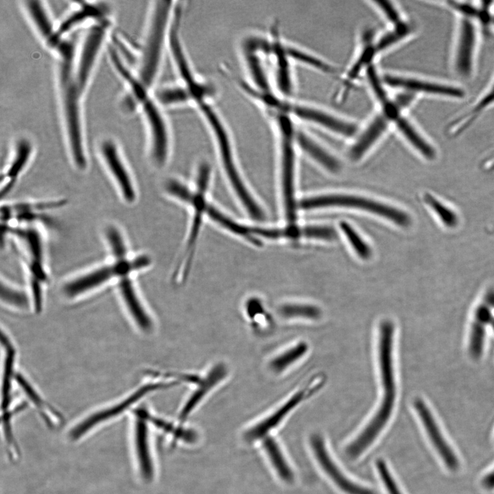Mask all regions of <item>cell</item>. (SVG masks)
Masks as SVG:
<instances>
[{
	"instance_id": "1",
	"label": "cell",
	"mask_w": 494,
	"mask_h": 494,
	"mask_svg": "<svg viewBox=\"0 0 494 494\" xmlns=\"http://www.w3.org/2000/svg\"><path fill=\"white\" fill-rule=\"evenodd\" d=\"M184 8L179 1L153 0L149 3L135 71L139 82L151 91L158 85L172 32Z\"/></svg>"
},
{
	"instance_id": "2",
	"label": "cell",
	"mask_w": 494,
	"mask_h": 494,
	"mask_svg": "<svg viewBox=\"0 0 494 494\" xmlns=\"http://www.w3.org/2000/svg\"><path fill=\"white\" fill-rule=\"evenodd\" d=\"M56 84L62 128L68 148L79 151L85 146L82 102L85 93L76 79L75 66H56Z\"/></svg>"
},
{
	"instance_id": "3",
	"label": "cell",
	"mask_w": 494,
	"mask_h": 494,
	"mask_svg": "<svg viewBox=\"0 0 494 494\" xmlns=\"http://www.w3.org/2000/svg\"><path fill=\"white\" fill-rule=\"evenodd\" d=\"M146 131L152 161L158 166L167 161L172 147V128L167 115L154 97L153 92L143 95L137 102Z\"/></svg>"
},
{
	"instance_id": "4",
	"label": "cell",
	"mask_w": 494,
	"mask_h": 494,
	"mask_svg": "<svg viewBox=\"0 0 494 494\" xmlns=\"http://www.w3.org/2000/svg\"><path fill=\"white\" fill-rule=\"evenodd\" d=\"M278 138L281 159L282 190L285 215L290 223L296 220L294 199V161L296 128L294 120L287 116L277 117L271 124Z\"/></svg>"
},
{
	"instance_id": "5",
	"label": "cell",
	"mask_w": 494,
	"mask_h": 494,
	"mask_svg": "<svg viewBox=\"0 0 494 494\" xmlns=\"http://www.w3.org/2000/svg\"><path fill=\"white\" fill-rule=\"evenodd\" d=\"M303 209L326 207H346L357 208L385 217L397 225L407 227L411 223L409 215L402 210L363 197L331 194L302 200L299 203Z\"/></svg>"
},
{
	"instance_id": "6",
	"label": "cell",
	"mask_w": 494,
	"mask_h": 494,
	"mask_svg": "<svg viewBox=\"0 0 494 494\" xmlns=\"http://www.w3.org/2000/svg\"><path fill=\"white\" fill-rule=\"evenodd\" d=\"M283 110L294 119L342 137H353L360 129L358 124L351 119L313 104L294 103L286 99Z\"/></svg>"
},
{
	"instance_id": "7",
	"label": "cell",
	"mask_w": 494,
	"mask_h": 494,
	"mask_svg": "<svg viewBox=\"0 0 494 494\" xmlns=\"http://www.w3.org/2000/svg\"><path fill=\"white\" fill-rule=\"evenodd\" d=\"M110 21L91 24L81 43L78 45L75 76L86 93L104 45Z\"/></svg>"
},
{
	"instance_id": "8",
	"label": "cell",
	"mask_w": 494,
	"mask_h": 494,
	"mask_svg": "<svg viewBox=\"0 0 494 494\" xmlns=\"http://www.w3.org/2000/svg\"><path fill=\"white\" fill-rule=\"evenodd\" d=\"M176 384H178L176 381H169L150 382L142 385L121 401L93 413L82 420L71 430L70 438L78 440L97 425L121 414L146 395L159 389L171 387Z\"/></svg>"
},
{
	"instance_id": "9",
	"label": "cell",
	"mask_w": 494,
	"mask_h": 494,
	"mask_svg": "<svg viewBox=\"0 0 494 494\" xmlns=\"http://www.w3.org/2000/svg\"><path fill=\"white\" fill-rule=\"evenodd\" d=\"M414 408L434 450L445 467L452 472L460 467V459L445 434L434 414L421 398L414 401Z\"/></svg>"
},
{
	"instance_id": "10",
	"label": "cell",
	"mask_w": 494,
	"mask_h": 494,
	"mask_svg": "<svg viewBox=\"0 0 494 494\" xmlns=\"http://www.w3.org/2000/svg\"><path fill=\"white\" fill-rule=\"evenodd\" d=\"M99 152L123 198L133 202L136 198L134 186L117 143L110 138L103 139Z\"/></svg>"
},
{
	"instance_id": "11",
	"label": "cell",
	"mask_w": 494,
	"mask_h": 494,
	"mask_svg": "<svg viewBox=\"0 0 494 494\" xmlns=\"http://www.w3.org/2000/svg\"><path fill=\"white\" fill-rule=\"evenodd\" d=\"M383 77L388 87L416 95L425 93L453 98H460L464 95V91L459 87L417 77L390 73L384 74Z\"/></svg>"
},
{
	"instance_id": "12",
	"label": "cell",
	"mask_w": 494,
	"mask_h": 494,
	"mask_svg": "<svg viewBox=\"0 0 494 494\" xmlns=\"http://www.w3.org/2000/svg\"><path fill=\"white\" fill-rule=\"evenodd\" d=\"M73 8L56 25L58 32L68 36L69 34L82 25L91 22L110 21L109 7L102 2L76 1Z\"/></svg>"
},
{
	"instance_id": "13",
	"label": "cell",
	"mask_w": 494,
	"mask_h": 494,
	"mask_svg": "<svg viewBox=\"0 0 494 494\" xmlns=\"http://www.w3.org/2000/svg\"><path fill=\"white\" fill-rule=\"evenodd\" d=\"M118 276L117 267L113 262L66 282L62 288V294L67 298H76L100 287L114 278L117 279Z\"/></svg>"
},
{
	"instance_id": "14",
	"label": "cell",
	"mask_w": 494,
	"mask_h": 494,
	"mask_svg": "<svg viewBox=\"0 0 494 494\" xmlns=\"http://www.w3.org/2000/svg\"><path fill=\"white\" fill-rule=\"evenodd\" d=\"M10 231L22 240L27 252L29 280L45 284L48 281L44 263L42 238L32 228H14Z\"/></svg>"
},
{
	"instance_id": "15",
	"label": "cell",
	"mask_w": 494,
	"mask_h": 494,
	"mask_svg": "<svg viewBox=\"0 0 494 494\" xmlns=\"http://www.w3.org/2000/svg\"><path fill=\"white\" fill-rule=\"evenodd\" d=\"M476 45V30L471 19L464 17L458 25L454 55L456 71L462 77L471 75Z\"/></svg>"
},
{
	"instance_id": "16",
	"label": "cell",
	"mask_w": 494,
	"mask_h": 494,
	"mask_svg": "<svg viewBox=\"0 0 494 494\" xmlns=\"http://www.w3.org/2000/svg\"><path fill=\"white\" fill-rule=\"evenodd\" d=\"M310 444L321 468L342 491L347 494H375L371 490L355 484L342 473L329 454L320 435H312Z\"/></svg>"
},
{
	"instance_id": "17",
	"label": "cell",
	"mask_w": 494,
	"mask_h": 494,
	"mask_svg": "<svg viewBox=\"0 0 494 494\" xmlns=\"http://www.w3.org/2000/svg\"><path fill=\"white\" fill-rule=\"evenodd\" d=\"M117 288L124 307L135 325L142 331L152 329L153 322L140 298L130 275L117 279Z\"/></svg>"
},
{
	"instance_id": "18",
	"label": "cell",
	"mask_w": 494,
	"mask_h": 494,
	"mask_svg": "<svg viewBox=\"0 0 494 494\" xmlns=\"http://www.w3.org/2000/svg\"><path fill=\"white\" fill-rule=\"evenodd\" d=\"M391 121L382 113L379 112L364 126L362 130L359 129L354 143L349 151L351 160L357 161L386 133Z\"/></svg>"
},
{
	"instance_id": "19",
	"label": "cell",
	"mask_w": 494,
	"mask_h": 494,
	"mask_svg": "<svg viewBox=\"0 0 494 494\" xmlns=\"http://www.w3.org/2000/svg\"><path fill=\"white\" fill-rule=\"evenodd\" d=\"M318 386L319 384L313 382L311 386L308 385L296 392L270 416L246 431L244 434L245 440L252 441L264 436L269 431L276 427L301 401L314 393Z\"/></svg>"
},
{
	"instance_id": "20",
	"label": "cell",
	"mask_w": 494,
	"mask_h": 494,
	"mask_svg": "<svg viewBox=\"0 0 494 494\" xmlns=\"http://www.w3.org/2000/svg\"><path fill=\"white\" fill-rule=\"evenodd\" d=\"M492 308L486 303L479 305L475 309L473 321L469 327L467 349L471 359H481L485 347L486 329L493 317Z\"/></svg>"
},
{
	"instance_id": "21",
	"label": "cell",
	"mask_w": 494,
	"mask_h": 494,
	"mask_svg": "<svg viewBox=\"0 0 494 494\" xmlns=\"http://www.w3.org/2000/svg\"><path fill=\"white\" fill-rule=\"evenodd\" d=\"M153 95L157 102L165 110L169 109L192 107L191 93L186 85L176 79L153 90Z\"/></svg>"
},
{
	"instance_id": "22",
	"label": "cell",
	"mask_w": 494,
	"mask_h": 494,
	"mask_svg": "<svg viewBox=\"0 0 494 494\" xmlns=\"http://www.w3.org/2000/svg\"><path fill=\"white\" fill-rule=\"evenodd\" d=\"M135 444L140 471L143 478L150 480L153 477V466L149 450L147 428V410L139 408L134 411Z\"/></svg>"
},
{
	"instance_id": "23",
	"label": "cell",
	"mask_w": 494,
	"mask_h": 494,
	"mask_svg": "<svg viewBox=\"0 0 494 494\" xmlns=\"http://www.w3.org/2000/svg\"><path fill=\"white\" fill-rule=\"evenodd\" d=\"M408 143L420 155L428 161L436 158L437 152L433 145L424 137L411 120L401 115L392 124Z\"/></svg>"
},
{
	"instance_id": "24",
	"label": "cell",
	"mask_w": 494,
	"mask_h": 494,
	"mask_svg": "<svg viewBox=\"0 0 494 494\" xmlns=\"http://www.w3.org/2000/svg\"><path fill=\"white\" fill-rule=\"evenodd\" d=\"M32 152V144L29 139L21 138L17 140L14 145V154L4 175L5 183L2 187V194H7L11 189L17 177L28 163Z\"/></svg>"
},
{
	"instance_id": "25",
	"label": "cell",
	"mask_w": 494,
	"mask_h": 494,
	"mask_svg": "<svg viewBox=\"0 0 494 494\" xmlns=\"http://www.w3.org/2000/svg\"><path fill=\"white\" fill-rule=\"evenodd\" d=\"M226 374V368L222 364L213 367L208 374L200 381L196 390L184 405L180 419L185 420L205 395L220 382Z\"/></svg>"
},
{
	"instance_id": "26",
	"label": "cell",
	"mask_w": 494,
	"mask_h": 494,
	"mask_svg": "<svg viewBox=\"0 0 494 494\" xmlns=\"http://www.w3.org/2000/svg\"><path fill=\"white\" fill-rule=\"evenodd\" d=\"M423 200L434 217L443 228L454 230L460 225V216L449 203L429 192L424 194Z\"/></svg>"
},
{
	"instance_id": "27",
	"label": "cell",
	"mask_w": 494,
	"mask_h": 494,
	"mask_svg": "<svg viewBox=\"0 0 494 494\" xmlns=\"http://www.w3.org/2000/svg\"><path fill=\"white\" fill-rule=\"evenodd\" d=\"M297 145L308 155L329 171L335 172L340 168L338 161L307 132L297 130Z\"/></svg>"
},
{
	"instance_id": "28",
	"label": "cell",
	"mask_w": 494,
	"mask_h": 494,
	"mask_svg": "<svg viewBox=\"0 0 494 494\" xmlns=\"http://www.w3.org/2000/svg\"><path fill=\"white\" fill-rule=\"evenodd\" d=\"M494 104V82L469 110L451 124L452 133L459 134L474 121L483 111Z\"/></svg>"
},
{
	"instance_id": "29",
	"label": "cell",
	"mask_w": 494,
	"mask_h": 494,
	"mask_svg": "<svg viewBox=\"0 0 494 494\" xmlns=\"http://www.w3.org/2000/svg\"><path fill=\"white\" fill-rule=\"evenodd\" d=\"M286 49L292 62L305 65L327 75H334L337 73V69L333 64L307 50L287 43H286Z\"/></svg>"
},
{
	"instance_id": "30",
	"label": "cell",
	"mask_w": 494,
	"mask_h": 494,
	"mask_svg": "<svg viewBox=\"0 0 494 494\" xmlns=\"http://www.w3.org/2000/svg\"><path fill=\"white\" fill-rule=\"evenodd\" d=\"M16 382L35 405L47 424L49 426H54L59 423L60 421V415L51 407H49L50 405L41 398L36 389L22 375L16 373Z\"/></svg>"
},
{
	"instance_id": "31",
	"label": "cell",
	"mask_w": 494,
	"mask_h": 494,
	"mask_svg": "<svg viewBox=\"0 0 494 494\" xmlns=\"http://www.w3.org/2000/svg\"><path fill=\"white\" fill-rule=\"evenodd\" d=\"M412 32V27L407 21L397 25L390 26L388 30L377 36L375 38V47L377 55L390 50V49L404 40L410 35Z\"/></svg>"
},
{
	"instance_id": "32",
	"label": "cell",
	"mask_w": 494,
	"mask_h": 494,
	"mask_svg": "<svg viewBox=\"0 0 494 494\" xmlns=\"http://www.w3.org/2000/svg\"><path fill=\"white\" fill-rule=\"evenodd\" d=\"M368 86L375 99L379 105L380 109L386 107L391 102V97L388 93V86L384 82L375 63L368 67L365 72Z\"/></svg>"
},
{
	"instance_id": "33",
	"label": "cell",
	"mask_w": 494,
	"mask_h": 494,
	"mask_svg": "<svg viewBox=\"0 0 494 494\" xmlns=\"http://www.w3.org/2000/svg\"><path fill=\"white\" fill-rule=\"evenodd\" d=\"M263 444L278 475L283 480L291 482L294 479L293 473L275 440L271 437H266Z\"/></svg>"
},
{
	"instance_id": "34",
	"label": "cell",
	"mask_w": 494,
	"mask_h": 494,
	"mask_svg": "<svg viewBox=\"0 0 494 494\" xmlns=\"http://www.w3.org/2000/svg\"><path fill=\"white\" fill-rule=\"evenodd\" d=\"M307 350V343L300 342L274 357L270 362V368L273 372H282L305 355Z\"/></svg>"
},
{
	"instance_id": "35",
	"label": "cell",
	"mask_w": 494,
	"mask_h": 494,
	"mask_svg": "<svg viewBox=\"0 0 494 494\" xmlns=\"http://www.w3.org/2000/svg\"><path fill=\"white\" fill-rule=\"evenodd\" d=\"M279 313L285 318H305L318 319L321 310L317 306L305 303H287L281 306Z\"/></svg>"
},
{
	"instance_id": "36",
	"label": "cell",
	"mask_w": 494,
	"mask_h": 494,
	"mask_svg": "<svg viewBox=\"0 0 494 494\" xmlns=\"http://www.w3.org/2000/svg\"><path fill=\"white\" fill-rule=\"evenodd\" d=\"M370 2L390 26L397 25L405 21L395 2L390 0H372Z\"/></svg>"
},
{
	"instance_id": "37",
	"label": "cell",
	"mask_w": 494,
	"mask_h": 494,
	"mask_svg": "<svg viewBox=\"0 0 494 494\" xmlns=\"http://www.w3.org/2000/svg\"><path fill=\"white\" fill-rule=\"evenodd\" d=\"M1 298L5 304L15 308H27L28 304H31L24 292L3 281L1 285Z\"/></svg>"
},
{
	"instance_id": "38",
	"label": "cell",
	"mask_w": 494,
	"mask_h": 494,
	"mask_svg": "<svg viewBox=\"0 0 494 494\" xmlns=\"http://www.w3.org/2000/svg\"><path fill=\"white\" fill-rule=\"evenodd\" d=\"M105 235L113 259L127 257V246L120 231L116 227L108 226Z\"/></svg>"
},
{
	"instance_id": "39",
	"label": "cell",
	"mask_w": 494,
	"mask_h": 494,
	"mask_svg": "<svg viewBox=\"0 0 494 494\" xmlns=\"http://www.w3.org/2000/svg\"><path fill=\"white\" fill-rule=\"evenodd\" d=\"M340 226L356 253L362 259H368L370 249L355 229L345 222H342Z\"/></svg>"
},
{
	"instance_id": "40",
	"label": "cell",
	"mask_w": 494,
	"mask_h": 494,
	"mask_svg": "<svg viewBox=\"0 0 494 494\" xmlns=\"http://www.w3.org/2000/svg\"><path fill=\"white\" fill-rule=\"evenodd\" d=\"M148 421L158 428L169 433H172L176 438H179L188 443H194L197 440V434L191 430L175 427L173 425L160 419L151 416L147 412Z\"/></svg>"
},
{
	"instance_id": "41",
	"label": "cell",
	"mask_w": 494,
	"mask_h": 494,
	"mask_svg": "<svg viewBox=\"0 0 494 494\" xmlns=\"http://www.w3.org/2000/svg\"><path fill=\"white\" fill-rule=\"evenodd\" d=\"M377 469L381 477L384 484L385 485L387 491L389 494H402L395 480L393 479L391 473L386 464V463L381 460H378L376 462Z\"/></svg>"
},
{
	"instance_id": "42",
	"label": "cell",
	"mask_w": 494,
	"mask_h": 494,
	"mask_svg": "<svg viewBox=\"0 0 494 494\" xmlns=\"http://www.w3.org/2000/svg\"><path fill=\"white\" fill-rule=\"evenodd\" d=\"M481 485L487 491L494 489V468L484 476L481 480Z\"/></svg>"
},
{
	"instance_id": "43",
	"label": "cell",
	"mask_w": 494,
	"mask_h": 494,
	"mask_svg": "<svg viewBox=\"0 0 494 494\" xmlns=\"http://www.w3.org/2000/svg\"><path fill=\"white\" fill-rule=\"evenodd\" d=\"M492 308H494V289H489L485 294V301Z\"/></svg>"
},
{
	"instance_id": "44",
	"label": "cell",
	"mask_w": 494,
	"mask_h": 494,
	"mask_svg": "<svg viewBox=\"0 0 494 494\" xmlns=\"http://www.w3.org/2000/svg\"><path fill=\"white\" fill-rule=\"evenodd\" d=\"M489 327L493 329V331H494V316L491 320Z\"/></svg>"
},
{
	"instance_id": "45",
	"label": "cell",
	"mask_w": 494,
	"mask_h": 494,
	"mask_svg": "<svg viewBox=\"0 0 494 494\" xmlns=\"http://www.w3.org/2000/svg\"><path fill=\"white\" fill-rule=\"evenodd\" d=\"M491 22H492V23H493V25H494V17H493V18L491 19Z\"/></svg>"
},
{
	"instance_id": "46",
	"label": "cell",
	"mask_w": 494,
	"mask_h": 494,
	"mask_svg": "<svg viewBox=\"0 0 494 494\" xmlns=\"http://www.w3.org/2000/svg\"><path fill=\"white\" fill-rule=\"evenodd\" d=\"M491 231L494 233V226H493V227L491 228Z\"/></svg>"
},
{
	"instance_id": "47",
	"label": "cell",
	"mask_w": 494,
	"mask_h": 494,
	"mask_svg": "<svg viewBox=\"0 0 494 494\" xmlns=\"http://www.w3.org/2000/svg\"><path fill=\"white\" fill-rule=\"evenodd\" d=\"M59 38H58V39H59ZM57 40H56V41H57ZM56 42H55V43H56ZM54 44H53V45H54ZM52 45H51V46H52ZM50 47H49V48H50Z\"/></svg>"
}]
</instances>
